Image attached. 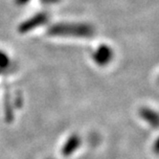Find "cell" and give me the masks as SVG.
Wrapping results in <instances>:
<instances>
[{
    "label": "cell",
    "mask_w": 159,
    "mask_h": 159,
    "mask_svg": "<svg viewBox=\"0 0 159 159\" xmlns=\"http://www.w3.org/2000/svg\"><path fill=\"white\" fill-rule=\"evenodd\" d=\"M156 148L159 150V140H158V142H157V145H156Z\"/></svg>",
    "instance_id": "cell-2"
},
{
    "label": "cell",
    "mask_w": 159,
    "mask_h": 159,
    "mask_svg": "<svg viewBox=\"0 0 159 159\" xmlns=\"http://www.w3.org/2000/svg\"><path fill=\"white\" fill-rule=\"evenodd\" d=\"M141 115L147 122L152 125V127H159V116L157 113L151 111V109H144Z\"/></svg>",
    "instance_id": "cell-1"
}]
</instances>
